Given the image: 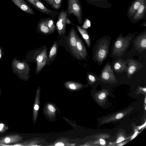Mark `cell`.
Returning <instances> with one entry per match:
<instances>
[{
  "instance_id": "cell-1",
  "label": "cell",
  "mask_w": 146,
  "mask_h": 146,
  "mask_svg": "<svg viewBox=\"0 0 146 146\" xmlns=\"http://www.w3.org/2000/svg\"><path fill=\"white\" fill-rule=\"evenodd\" d=\"M11 66L13 72L21 80H27L29 77L30 65L25 60L21 61L16 58L12 60Z\"/></svg>"
},
{
  "instance_id": "cell-2",
  "label": "cell",
  "mask_w": 146,
  "mask_h": 146,
  "mask_svg": "<svg viewBox=\"0 0 146 146\" xmlns=\"http://www.w3.org/2000/svg\"><path fill=\"white\" fill-rule=\"evenodd\" d=\"M66 16L69 18L73 14L77 19L78 23L80 25L83 22L82 8L80 0H67Z\"/></svg>"
},
{
  "instance_id": "cell-3",
  "label": "cell",
  "mask_w": 146,
  "mask_h": 146,
  "mask_svg": "<svg viewBox=\"0 0 146 146\" xmlns=\"http://www.w3.org/2000/svg\"><path fill=\"white\" fill-rule=\"evenodd\" d=\"M94 53V58L99 63H102L106 58L109 51L110 42L105 38L100 39Z\"/></svg>"
},
{
  "instance_id": "cell-4",
  "label": "cell",
  "mask_w": 146,
  "mask_h": 146,
  "mask_svg": "<svg viewBox=\"0 0 146 146\" xmlns=\"http://www.w3.org/2000/svg\"><path fill=\"white\" fill-rule=\"evenodd\" d=\"M124 37L120 34L115 40L112 54L114 55L121 56L125 52L130 44L131 36Z\"/></svg>"
},
{
  "instance_id": "cell-5",
  "label": "cell",
  "mask_w": 146,
  "mask_h": 146,
  "mask_svg": "<svg viewBox=\"0 0 146 146\" xmlns=\"http://www.w3.org/2000/svg\"><path fill=\"white\" fill-rule=\"evenodd\" d=\"M33 7L42 13L48 15L54 19L58 16V12L48 8L40 0H26Z\"/></svg>"
},
{
  "instance_id": "cell-6",
  "label": "cell",
  "mask_w": 146,
  "mask_h": 146,
  "mask_svg": "<svg viewBox=\"0 0 146 146\" xmlns=\"http://www.w3.org/2000/svg\"><path fill=\"white\" fill-rule=\"evenodd\" d=\"M66 9L65 10L62 9L58 12V17L55 27L59 36L64 35L66 32Z\"/></svg>"
},
{
  "instance_id": "cell-7",
  "label": "cell",
  "mask_w": 146,
  "mask_h": 146,
  "mask_svg": "<svg viewBox=\"0 0 146 146\" xmlns=\"http://www.w3.org/2000/svg\"><path fill=\"white\" fill-rule=\"evenodd\" d=\"M146 0H145L130 20L133 24L138 22L141 19H146Z\"/></svg>"
},
{
  "instance_id": "cell-8",
  "label": "cell",
  "mask_w": 146,
  "mask_h": 146,
  "mask_svg": "<svg viewBox=\"0 0 146 146\" xmlns=\"http://www.w3.org/2000/svg\"><path fill=\"white\" fill-rule=\"evenodd\" d=\"M73 27L71 28L68 35V43L72 53L78 58H79L76 50V43L77 35Z\"/></svg>"
},
{
  "instance_id": "cell-9",
  "label": "cell",
  "mask_w": 146,
  "mask_h": 146,
  "mask_svg": "<svg viewBox=\"0 0 146 146\" xmlns=\"http://www.w3.org/2000/svg\"><path fill=\"white\" fill-rule=\"evenodd\" d=\"M47 54L46 49H44L36 57V72H40L46 64L48 60Z\"/></svg>"
},
{
  "instance_id": "cell-10",
  "label": "cell",
  "mask_w": 146,
  "mask_h": 146,
  "mask_svg": "<svg viewBox=\"0 0 146 146\" xmlns=\"http://www.w3.org/2000/svg\"><path fill=\"white\" fill-rule=\"evenodd\" d=\"M101 78L104 80L114 81L116 78L113 70L109 63H107L101 73Z\"/></svg>"
},
{
  "instance_id": "cell-11",
  "label": "cell",
  "mask_w": 146,
  "mask_h": 146,
  "mask_svg": "<svg viewBox=\"0 0 146 146\" xmlns=\"http://www.w3.org/2000/svg\"><path fill=\"white\" fill-rule=\"evenodd\" d=\"M49 19L50 17L40 19L37 25V30L44 34H50L49 29Z\"/></svg>"
},
{
  "instance_id": "cell-12",
  "label": "cell",
  "mask_w": 146,
  "mask_h": 146,
  "mask_svg": "<svg viewBox=\"0 0 146 146\" xmlns=\"http://www.w3.org/2000/svg\"><path fill=\"white\" fill-rule=\"evenodd\" d=\"M12 3L25 13L31 15L36 14L29 4L24 0H11Z\"/></svg>"
},
{
  "instance_id": "cell-13",
  "label": "cell",
  "mask_w": 146,
  "mask_h": 146,
  "mask_svg": "<svg viewBox=\"0 0 146 146\" xmlns=\"http://www.w3.org/2000/svg\"><path fill=\"white\" fill-rule=\"evenodd\" d=\"M136 49L139 50L146 49V29L137 36L134 42Z\"/></svg>"
},
{
  "instance_id": "cell-14",
  "label": "cell",
  "mask_w": 146,
  "mask_h": 146,
  "mask_svg": "<svg viewBox=\"0 0 146 146\" xmlns=\"http://www.w3.org/2000/svg\"><path fill=\"white\" fill-rule=\"evenodd\" d=\"M142 66V65L138 62L132 59L129 60L126 69L128 77L129 78L131 77Z\"/></svg>"
},
{
  "instance_id": "cell-15",
  "label": "cell",
  "mask_w": 146,
  "mask_h": 146,
  "mask_svg": "<svg viewBox=\"0 0 146 146\" xmlns=\"http://www.w3.org/2000/svg\"><path fill=\"white\" fill-rule=\"evenodd\" d=\"M145 0H134L129 7L127 12L128 18L130 20Z\"/></svg>"
},
{
  "instance_id": "cell-16",
  "label": "cell",
  "mask_w": 146,
  "mask_h": 146,
  "mask_svg": "<svg viewBox=\"0 0 146 146\" xmlns=\"http://www.w3.org/2000/svg\"><path fill=\"white\" fill-rule=\"evenodd\" d=\"M76 50L79 58L84 59L87 55L86 48L81 39L77 36Z\"/></svg>"
},
{
  "instance_id": "cell-17",
  "label": "cell",
  "mask_w": 146,
  "mask_h": 146,
  "mask_svg": "<svg viewBox=\"0 0 146 146\" xmlns=\"http://www.w3.org/2000/svg\"><path fill=\"white\" fill-rule=\"evenodd\" d=\"M88 3L96 7L104 9H109L112 5L107 0H86Z\"/></svg>"
},
{
  "instance_id": "cell-18",
  "label": "cell",
  "mask_w": 146,
  "mask_h": 146,
  "mask_svg": "<svg viewBox=\"0 0 146 146\" xmlns=\"http://www.w3.org/2000/svg\"><path fill=\"white\" fill-rule=\"evenodd\" d=\"M85 40L88 46L90 48L91 40L89 35L86 29L83 28L78 25H74Z\"/></svg>"
},
{
  "instance_id": "cell-19",
  "label": "cell",
  "mask_w": 146,
  "mask_h": 146,
  "mask_svg": "<svg viewBox=\"0 0 146 146\" xmlns=\"http://www.w3.org/2000/svg\"><path fill=\"white\" fill-rule=\"evenodd\" d=\"M113 67L116 72L121 73L125 70L126 65L125 63L123 62V60L119 59L115 62Z\"/></svg>"
},
{
  "instance_id": "cell-20",
  "label": "cell",
  "mask_w": 146,
  "mask_h": 146,
  "mask_svg": "<svg viewBox=\"0 0 146 146\" xmlns=\"http://www.w3.org/2000/svg\"><path fill=\"white\" fill-rule=\"evenodd\" d=\"M50 5L56 10H59L61 7L63 0H42Z\"/></svg>"
},
{
  "instance_id": "cell-21",
  "label": "cell",
  "mask_w": 146,
  "mask_h": 146,
  "mask_svg": "<svg viewBox=\"0 0 146 146\" xmlns=\"http://www.w3.org/2000/svg\"><path fill=\"white\" fill-rule=\"evenodd\" d=\"M57 52V46L56 42H55L49 52L48 61L51 60L55 56Z\"/></svg>"
},
{
  "instance_id": "cell-22",
  "label": "cell",
  "mask_w": 146,
  "mask_h": 146,
  "mask_svg": "<svg viewBox=\"0 0 146 146\" xmlns=\"http://www.w3.org/2000/svg\"><path fill=\"white\" fill-rule=\"evenodd\" d=\"M66 85L70 89L72 90L76 89L78 86H80L79 84L70 82H67L66 84Z\"/></svg>"
},
{
  "instance_id": "cell-23",
  "label": "cell",
  "mask_w": 146,
  "mask_h": 146,
  "mask_svg": "<svg viewBox=\"0 0 146 146\" xmlns=\"http://www.w3.org/2000/svg\"><path fill=\"white\" fill-rule=\"evenodd\" d=\"M91 26V22L87 18H86L83 23V25L81 27L85 29H88Z\"/></svg>"
},
{
  "instance_id": "cell-24",
  "label": "cell",
  "mask_w": 146,
  "mask_h": 146,
  "mask_svg": "<svg viewBox=\"0 0 146 146\" xmlns=\"http://www.w3.org/2000/svg\"><path fill=\"white\" fill-rule=\"evenodd\" d=\"M87 78L89 81L92 83L95 82L96 81V78L94 75L92 74H88Z\"/></svg>"
},
{
  "instance_id": "cell-25",
  "label": "cell",
  "mask_w": 146,
  "mask_h": 146,
  "mask_svg": "<svg viewBox=\"0 0 146 146\" xmlns=\"http://www.w3.org/2000/svg\"><path fill=\"white\" fill-rule=\"evenodd\" d=\"M47 108L48 110L51 113H53L56 111L55 108L52 104H48V105Z\"/></svg>"
},
{
  "instance_id": "cell-26",
  "label": "cell",
  "mask_w": 146,
  "mask_h": 146,
  "mask_svg": "<svg viewBox=\"0 0 146 146\" xmlns=\"http://www.w3.org/2000/svg\"><path fill=\"white\" fill-rule=\"evenodd\" d=\"M106 93L104 92H102L99 95L98 97L99 100H102L106 98Z\"/></svg>"
},
{
  "instance_id": "cell-27",
  "label": "cell",
  "mask_w": 146,
  "mask_h": 146,
  "mask_svg": "<svg viewBox=\"0 0 146 146\" xmlns=\"http://www.w3.org/2000/svg\"><path fill=\"white\" fill-rule=\"evenodd\" d=\"M5 55V52L2 46H0V60L3 58Z\"/></svg>"
},
{
  "instance_id": "cell-28",
  "label": "cell",
  "mask_w": 146,
  "mask_h": 146,
  "mask_svg": "<svg viewBox=\"0 0 146 146\" xmlns=\"http://www.w3.org/2000/svg\"><path fill=\"white\" fill-rule=\"evenodd\" d=\"M125 139L124 137L123 136H120L118 138L115 143H118Z\"/></svg>"
},
{
  "instance_id": "cell-29",
  "label": "cell",
  "mask_w": 146,
  "mask_h": 146,
  "mask_svg": "<svg viewBox=\"0 0 146 146\" xmlns=\"http://www.w3.org/2000/svg\"><path fill=\"white\" fill-rule=\"evenodd\" d=\"M124 114L123 113H117L115 116V118L116 119H119L123 117Z\"/></svg>"
},
{
  "instance_id": "cell-30",
  "label": "cell",
  "mask_w": 146,
  "mask_h": 146,
  "mask_svg": "<svg viewBox=\"0 0 146 146\" xmlns=\"http://www.w3.org/2000/svg\"><path fill=\"white\" fill-rule=\"evenodd\" d=\"M100 144L102 145H104L106 144V141L104 139H101L99 140Z\"/></svg>"
},
{
  "instance_id": "cell-31",
  "label": "cell",
  "mask_w": 146,
  "mask_h": 146,
  "mask_svg": "<svg viewBox=\"0 0 146 146\" xmlns=\"http://www.w3.org/2000/svg\"><path fill=\"white\" fill-rule=\"evenodd\" d=\"M64 145L63 143L61 142H58L56 143L54 145L55 146H64Z\"/></svg>"
},
{
  "instance_id": "cell-32",
  "label": "cell",
  "mask_w": 146,
  "mask_h": 146,
  "mask_svg": "<svg viewBox=\"0 0 146 146\" xmlns=\"http://www.w3.org/2000/svg\"><path fill=\"white\" fill-rule=\"evenodd\" d=\"M138 132L137 131H135V133L131 137V140L134 138L137 135Z\"/></svg>"
},
{
  "instance_id": "cell-33",
  "label": "cell",
  "mask_w": 146,
  "mask_h": 146,
  "mask_svg": "<svg viewBox=\"0 0 146 146\" xmlns=\"http://www.w3.org/2000/svg\"><path fill=\"white\" fill-rule=\"evenodd\" d=\"M34 109L35 111H38L39 109V106L38 105L36 104L34 107Z\"/></svg>"
},
{
  "instance_id": "cell-34",
  "label": "cell",
  "mask_w": 146,
  "mask_h": 146,
  "mask_svg": "<svg viewBox=\"0 0 146 146\" xmlns=\"http://www.w3.org/2000/svg\"><path fill=\"white\" fill-rule=\"evenodd\" d=\"M146 125V122H145V123L143 124L142 125H141V126L137 127H138L139 129L140 130V129H141V128H143V127H144Z\"/></svg>"
},
{
  "instance_id": "cell-35",
  "label": "cell",
  "mask_w": 146,
  "mask_h": 146,
  "mask_svg": "<svg viewBox=\"0 0 146 146\" xmlns=\"http://www.w3.org/2000/svg\"><path fill=\"white\" fill-rule=\"evenodd\" d=\"M10 141V139L9 137H7L5 139V142L6 143H8Z\"/></svg>"
},
{
  "instance_id": "cell-36",
  "label": "cell",
  "mask_w": 146,
  "mask_h": 146,
  "mask_svg": "<svg viewBox=\"0 0 146 146\" xmlns=\"http://www.w3.org/2000/svg\"><path fill=\"white\" fill-rule=\"evenodd\" d=\"M126 142H120L117 145V146H122L123 145L125 144L126 143Z\"/></svg>"
},
{
  "instance_id": "cell-37",
  "label": "cell",
  "mask_w": 146,
  "mask_h": 146,
  "mask_svg": "<svg viewBox=\"0 0 146 146\" xmlns=\"http://www.w3.org/2000/svg\"><path fill=\"white\" fill-rule=\"evenodd\" d=\"M141 25L143 26H146V21H145L143 23L141 24Z\"/></svg>"
},
{
  "instance_id": "cell-38",
  "label": "cell",
  "mask_w": 146,
  "mask_h": 146,
  "mask_svg": "<svg viewBox=\"0 0 146 146\" xmlns=\"http://www.w3.org/2000/svg\"><path fill=\"white\" fill-rule=\"evenodd\" d=\"M3 126H4V125L3 124H0V130H1L3 127Z\"/></svg>"
},
{
  "instance_id": "cell-39",
  "label": "cell",
  "mask_w": 146,
  "mask_h": 146,
  "mask_svg": "<svg viewBox=\"0 0 146 146\" xmlns=\"http://www.w3.org/2000/svg\"><path fill=\"white\" fill-rule=\"evenodd\" d=\"M146 98H145V104H146Z\"/></svg>"
},
{
  "instance_id": "cell-40",
  "label": "cell",
  "mask_w": 146,
  "mask_h": 146,
  "mask_svg": "<svg viewBox=\"0 0 146 146\" xmlns=\"http://www.w3.org/2000/svg\"><path fill=\"white\" fill-rule=\"evenodd\" d=\"M114 0L115 1H117V0Z\"/></svg>"
}]
</instances>
